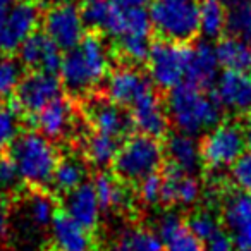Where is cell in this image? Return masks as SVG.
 Segmentation results:
<instances>
[{"mask_svg": "<svg viewBox=\"0 0 251 251\" xmlns=\"http://www.w3.org/2000/svg\"><path fill=\"white\" fill-rule=\"evenodd\" d=\"M112 69L108 40L101 33L86 31L81 43L64 53L60 81L67 97L81 101L100 90Z\"/></svg>", "mask_w": 251, "mask_h": 251, "instance_id": "1", "label": "cell"}, {"mask_svg": "<svg viewBox=\"0 0 251 251\" xmlns=\"http://www.w3.org/2000/svg\"><path fill=\"white\" fill-rule=\"evenodd\" d=\"M165 105L172 127L191 138L226 121V110L213 91H201L186 81L165 93Z\"/></svg>", "mask_w": 251, "mask_h": 251, "instance_id": "2", "label": "cell"}, {"mask_svg": "<svg viewBox=\"0 0 251 251\" xmlns=\"http://www.w3.org/2000/svg\"><path fill=\"white\" fill-rule=\"evenodd\" d=\"M5 153L14 162L25 186L29 189H50L62 157L53 141L47 140L35 129L21 131Z\"/></svg>", "mask_w": 251, "mask_h": 251, "instance_id": "3", "label": "cell"}, {"mask_svg": "<svg viewBox=\"0 0 251 251\" xmlns=\"http://www.w3.org/2000/svg\"><path fill=\"white\" fill-rule=\"evenodd\" d=\"M153 38L193 45L201 33L200 0H151L148 9Z\"/></svg>", "mask_w": 251, "mask_h": 251, "instance_id": "4", "label": "cell"}, {"mask_svg": "<svg viewBox=\"0 0 251 251\" xmlns=\"http://www.w3.org/2000/svg\"><path fill=\"white\" fill-rule=\"evenodd\" d=\"M164 160V141L148 134L134 133L122 141L110 165V172L121 182L136 188L148 176L160 172Z\"/></svg>", "mask_w": 251, "mask_h": 251, "instance_id": "5", "label": "cell"}, {"mask_svg": "<svg viewBox=\"0 0 251 251\" xmlns=\"http://www.w3.org/2000/svg\"><path fill=\"white\" fill-rule=\"evenodd\" d=\"M246 147L244 119H226L200 140L198 148L201 169L215 172L232 167L246 153Z\"/></svg>", "mask_w": 251, "mask_h": 251, "instance_id": "6", "label": "cell"}, {"mask_svg": "<svg viewBox=\"0 0 251 251\" xmlns=\"http://www.w3.org/2000/svg\"><path fill=\"white\" fill-rule=\"evenodd\" d=\"M76 103L91 131L117 138L121 141L127 140L136 131L129 108L114 103L101 91H95Z\"/></svg>", "mask_w": 251, "mask_h": 251, "instance_id": "7", "label": "cell"}, {"mask_svg": "<svg viewBox=\"0 0 251 251\" xmlns=\"http://www.w3.org/2000/svg\"><path fill=\"white\" fill-rule=\"evenodd\" d=\"M191 53L193 45H176V43L153 38L147 62V71L157 90L167 93L182 83V79L186 77V69H188Z\"/></svg>", "mask_w": 251, "mask_h": 251, "instance_id": "8", "label": "cell"}, {"mask_svg": "<svg viewBox=\"0 0 251 251\" xmlns=\"http://www.w3.org/2000/svg\"><path fill=\"white\" fill-rule=\"evenodd\" d=\"M42 31L64 53L74 50L86 33L81 19L79 4L73 0H62L45 9L42 19Z\"/></svg>", "mask_w": 251, "mask_h": 251, "instance_id": "9", "label": "cell"}, {"mask_svg": "<svg viewBox=\"0 0 251 251\" xmlns=\"http://www.w3.org/2000/svg\"><path fill=\"white\" fill-rule=\"evenodd\" d=\"M62 81L55 74L28 71L21 77L11 100L18 105L23 115L31 119L49 103L62 97Z\"/></svg>", "mask_w": 251, "mask_h": 251, "instance_id": "10", "label": "cell"}, {"mask_svg": "<svg viewBox=\"0 0 251 251\" xmlns=\"http://www.w3.org/2000/svg\"><path fill=\"white\" fill-rule=\"evenodd\" d=\"M155 84L148 73L140 67L131 66H112L103 86L98 91L105 93L114 103L131 108L148 90Z\"/></svg>", "mask_w": 251, "mask_h": 251, "instance_id": "11", "label": "cell"}, {"mask_svg": "<svg viewBox=\"0 0 251 251\" xmlns=\"http://www.w3.org/2000/svg\"><path fill=\"white\" fill-rule=\"evenodd\" d=\"M129 110L138 133L148 134V136H153L162 141L171 133V121H169L167 105H165V93L157 90V86L148 90Z\"/></svg>", "mask_w": 251, "mask_h": 251, "instance_id": "12", "label": "cell"}, {"mask_svg": "<svg viewBox=\"0 0 251 251\" xmlns=\"http://www.w3.org/2000/svg\"><path fill=\"white\" fill-rule=\"evenodd\" d=\"M212 91L236 119L251 117V73L224 71Z\"/></svg>", "mask_w": 251, "mask_h": 251, "instance_id": "13", "label": "cell"}, {"mask_svg": "<svg viewBox=\"0 0 251 251\" xmlns=\"http://www.w3.org/2000/svg\"><path fill=\"white\" fill-rule=\"evenodd\" d=\"M18 60L28 71H40L59 76L62 69L64 52L42 31H35L21 43Z\"/></svg>", "mask_w": 251, "mask_h": 251, "instance_id": "14", "label": "cell"}, {"mask_svg": "<svg viewBox=\"0 0 251 251\" xmlns=\"http://www.w3.org/2000/svg\"><path fill=\"white\" fill-rule=\"evenodd\" d=\"M60 208L88 232L95 234L100 222V203L91 181H86L77 189L67 193L60 200Z\"/></svg>", "mask_w": 251, "mask_h": 251, "instance_id": "15", "label": "cell"}, {"mask_svg": "<svg viewBox=\"0 0 251 251\" xmlns=\"http://www.w3.org/2000/svg\"><path fill=\"white\" fill-rule=\"evenodd\" d=\"M52 251H98L95 234L74 222L62 208H57L52 220Z\"/></svg>", "mask_w": 251, "mask_h": 251, "instance_id": "16", "label": "cell"}, {"mask_svg": "<svg viewBox=\"0 0 251 251\" xmlns=\"http://www.w3.org/2000/svg\"><path fill=\"white\" fill-rule=\"evenodd\" d=\"M217 69H219V59H217L215 47H212L205 40H198L196 43H193V53L184 77L186 83L193 84L201 91H212L219 79Z\"/></svg>", "mask_w": 251, "mask_h": 251, "instance_id": "17", "label": "cell"}, {"mask_svg": "<svg viewBox=\"0 0 251 251\" xmlns=\"http://www.w3.org/2000/svg\"><path fill=\"white\" fill-rule=\"evenodd\" d=\"M76 145H79L81 155L90 167L97 171H105V169H110L122 141L107 136V134L97 133V131H88L81 140H77Z\"/></svg>", "mask_w": 251, "mask_h": 251, "instance_id": "18", "label": "cell"}, {"mask_svg": "<svg viewBox=\"0 0 251 251\" xmlns=\"http://www.w3.org/2000/svg\"><path fill=\"white\" fill-rule=\"evenodd\" d=\"M164 151L165 160L174 162L176 165H179L182 171L191 176H195V171L201 167L198 143L188 134L171 131L164 140Z\"/></svg>", "mask_w": 251, "mask_h": 251, "instance_id": "19", "label": "cell"}, {"mask_svg": "<svg viewBox=\"0 0 251 251\" xmlns=\"http://www.w3.org/2000/svg\"><path fill=\"white\" fill-rule=\"evenodd\" d=\"M88 167L90 165L83 155H62L55 169V174H53L52 193L62 198L67 193L77 189L86 182Z\"/></svg>", "mask_w": 251, "mask_h": 251, "instance_id": "20", "label": "cell"}, {"mask_svg": "<svg viewBox=\"0 0 251 251\" xmlns=\"http://www.w3.org/2000/svg\"><path fill=\"white\" fill-rule=\"evenodd\" d=\"M224 203L222 212H220V220L229 230L243 229V227L251 224V193L246 191H234L232 188L224 191Z\"/></svg>", "mask_w": 251, "mask_h": 251, "instance_id": "21", "label": "cell"}, {"mask_svg": "<svg viewBox=\"0 0 251 251\" xmlns=\"http://www.w3.org/2000/svg\"><path fill=\"white\" fill-rule=\"evenodd\" d=\"M219 64L226 71L251 73V45L232 36H220L215 43Z\"/></svg>", "mask_w": 251, "mask_h": 251, "instance_id": "22", "label": "cell"}, {"mask_svg": "<svg viewBox=\"0 0 251 251\" xmlns=\"http://www.w3.org/2000/svg\"><path fill=\"white\" fill-rule=\"evenodd\" d=\"M59 206L60 201L50 189H29V195H26V213L29 224L36 229H47L52 226Z\"/></svg>", "mask_w": 251, "mask_h": 251, "instance_id": "23", "label": "cell"}, {"mask_svg": "<svg viewBox=\"0 0 251 251\" xmlns=\"http://www.w3.org/2000/svg\"><path fill=\"white\" fill-rule=\"evenodd\" d=\"M115 243L122 251H165L158 234L145 226H133L124 229Z\"/></svg>", "mask_w": 251, "mask_h": 251, "instance_id": "24", "label": "cell"}, {"mask_svg": "<svg viewBox=\"0 0 251 251\" xmlns=\"http://www.w3.org/2000/svg\"><path fill=\"white\" fill-rule=\"evenodd\" d=\"M200 19H201V35L206 40H219L226 31V4L222 0H200Z\"/></svg>", "mask_w": 251, "mask_h": 251, "instance_id": "25", "label": "cell"}, {"mask_svg": "<svg viewBox=\"0 0 251 251\" xmlns=\"http://www.w3.org/2000/svg\"><path fill=\"white\" fill-rule=\"evenodd\" d=\"M114 9L115 4L110 0H81L79 12L84 29L105 35Z\"/></svg>", "mask_w": 251, "mask_h": 251, "instance_id": "26", "label": "cell"}, {"mask_svg": "<svg viewBox=\"0 0 251 251\" xmlns=\"http://www.w3.org/2000/svg\"><path fill=\"white\" fill-rule=\"evenodd\" d=\"M224 35L237 38L251 45V4L250 2H237L227 5V21Z\"/></svg>", "mask_w": 251, "mask_h": 251, "instance_id": "27", "label": "cell"}, {"mask_svg": "<svg viewBox=\"0 0 251 251\" xmlns=\"http://www.w3.org/2000/svg\"><path fill=\"white\" fill-rule=\"evenodd\" d=\"M184 219H186V227H188L198 239L205 241V243L220 229V226H219L220 219L208 208L193 210V212L186 213Z\"/></svg>", "mask_w": 251, "mask_h": 251, "instance_id": "28", "label": "cell"}, {"mask_svg": "<svg viewBox=\"0 0 251 251\" xmlns=\"http://www.w3.org/2000/svg\"><path fill=\"white\" fill-rule=\"evenodd\" d=\"M25 67L21 66L18 59L12 55H2L0 53V100L2 98H11L18 88Z\"/></svg>", "mask_w": 251, "mask_h": 251, "instance_id": "29", "label": "cell"}, {"mask_svg": "<svg viewBox=\"0 0 251 251\" xmlns=\"http://www.w3.org/2000/svg\"><path fill=\"white\" fill-rule=\"evenodd\" d=\"M21 115V110L12 100L5 107H0V153L7 150L14 138L21 133L18 124V119Z\"/></svg>", "mask_w": 251, "mask_h": 251, "instance_id": "30", "label": "cell"}, {"mask_svg": "<svg viewBox=\"0 0 251 251\" xmlns=\"http://www.w3.org/2000/svg\"><path fill=\"white\" fill-rule=\"evenodd\" d=\"M23 188H25V182H23L14 162L5 151H2L0 153V195L7 196V198L18 196Z\"/></svg>", "mask_w": 251, "mask_h": 251, "instance_id": "31", "label": "cell"}, {"mask_svg": "<svg viewBox=\"0 0 251 251\" xmlns=\"http://www.w3.org/2000/svg\"><path fill=\"white\" fill-rule=\"evenodd\" d=\"M138 193V201L141 205L148 206V208H155L160 206V196H162V176L160 172L148 176L147 179L136 186Z\"/></svg>", "mask_w": 251, "mask_h": 251, "instance_id": "32", "label": "cell"}, {"mask_svg": "<svg viewBox=\"0 0 251 251\" xmlns=\"http://www.w3.org/2000/svg\"><path fill=\"white\" fill-rule=\"evenodd\" d=\"M186 227V219L182 213L176 212L174 208L165 210L162 213V217L157 220V234L162 239V243H167L169 239L176 236L179 230H182Z\"/></svg>", "mask_w": 251, "mask_h": 251, "instance_id": "33", "label": "cell"}, {"mask_svg": "<svg viewBox=\"0 0 251 251\" xmlns=\"http://www.w3.org/2000/svg\"><path fill=\"white\" fill-rule=\"evenodd\" d=\"M230 181L241 191L251 193V151H246L230 167Z\"/></svg>", "mask_w": 251, "mask_h": 251, "instance_id": "34", "label": "cell"}, {"mask_svg": "<svg viewBox=\"0 0 251 251\" xmlns=\"http://www.w3.org/2000/svg\"><path fill=\"white\" fill-rule=\"evenodd\" d=\"M165 251H205V244L188 227H184L165 243Z\"/></svg>", "mask_w": 251, "mask_h": 251, "instance_id": "35", "label": "cell"}, {"mask_svg": "<svg viewBox=\"0 0 251 251\" xmlns=\"http://www.w3.org/2000/svg\"><path fill=\"white\" fill-rule=\"evenodd\" d=\"M200 193H201V186L200 181L191 174H186L179 179L177 186V203L179 205H193L196 200L200 198Z\"/></svg>", "mask_w": 251, "mask_h": 251, "instance_id": "36", "label": "cell"}, {"mask_svg": "<svg viewBox=\"0 0 251 251\" xmlns=\"http://www.w3.org/2000/svg\"><path fill=\"white\" fill-rule=\"evenodd\" d=\"M234 237L226 229H219L206 241L205 251H234Z\"/></svg>", "mask_w": 251, "mask_h": 251, "instance_id": "37", "label": "cell"}, {"mask_svg": "<svg viewBox=\"0 0 251 251\" xmlns=\"http://www.w3.org/2000/svg\"><path fill=\"white\" fill-rule=\"evenodd\" d=\"M234 246L239 251L251 250V224L234 232Z\"/></svg>", "mask_w": 251, "mask_h": 251, "instance_id": "38", "label": "cell"}, {"mask_svg": "<svg viewBox=\"0 0 251 251\" xmlns=\"http://www.w3.org/2000/svg\"><path fill=\"white\" fill-rule=\"evenodd\" d=\"M9 208H11L9 198H7V196H4V195H0V239H4V237L7 236Z\"/></svg>", "mask_w": 251, "mask_h": 251, "instance_id": "39", "label": "cell"}, {"mask_svg": "<svg viewBox=\"0 0 251 251\" xmlns=\"http://www.w3.org/2000/svg\"><path fill=\"white\" fill-rule=\"evenodd\" d=\"M110 2H114L121 9H133V7H143L147 2H151V0H110Z\"/></svg>", "mask_w": 251, "mask_h": 251, "instance_id": "40", "label": "cell"}, {"mask_svg": "<svg viewBox=\"0 0 251 251\" xmlns=\"http://www.w3.org/2000/svg\"><path fill=\"white\" fill-rule=\"evenodd\" d=\"M16 2H18V0H0V18H5V16L12 11Z\"/></svg>", "mask_w": 251, "mask_h": 251, "instance_id": "41", "label": "cell"}, {"mask_svg": "<svg viewBox=\"0 0 251 251\" xmlns=\"http://www.w3.org/2000/svg\"><path fill=\"white\" fill-rule=\"evenodd\" d=\"M244 131H246V145L251 151V117L244 119Z\"/></svg>", "mask_w": 251, "mask_h": 251, "instance_id": "42", "label": "cell"}, {"mask_svg": "<svg viewBox=\"0 0 251 251\" xmlns=\"http://www.w3.org/2000/svg\"><path fill=\"white\" fill-rule=\"evenodd\" d=\"M105 251H122V250H121V248L117 246V243H114V244H110V246H108V248H107V250H105Z\"/></svg>", "mask_w": 251, "mask_h": 251, "instance_id": "43", "label": "cell"}, {"mask_svg": "<svg viewBox=\"0 0 251 251\" xmlns=\"http://www.w3.org/2000/svg\"><path fill=\"white\" fill-rule=\"evenodd\" d=\"M222 2H227V4H237V2H244V0H222Z\"/></svg>", "mask_w": 251, "mask_h": 251, "instance_id": "44", "label": "cell"}, {"mask_svg": "<svg viewBox=\"0 0 251 251\" xmlns=\"http://www.w3.org/2000/svg\"><path fill=\"white\" fill-rule=\"evenodd\" d=\"M248 251H251V250H248Z\"/></svg>", "mask_w": 251, "mask_h": 251, "instance_id": "45", "label": "cell"}]
</instances>
